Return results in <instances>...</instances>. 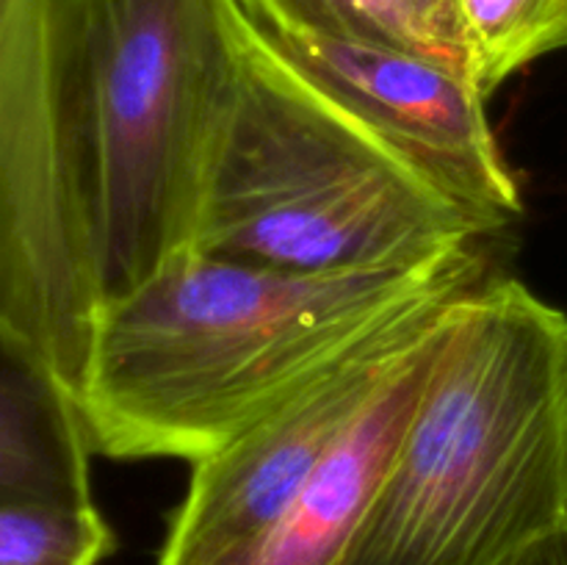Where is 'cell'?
Listing matches in <instances>:
<instances>
[{
  "mask_svg": "<svg viewBox=\"0 0 567 565\" xmlns=\"http://www.w3.org/2000/svg\"><path fill=\"white\" fill-rule=\"evenodd\" d=\"M496 242L347 271L175 255L100 305L78 393L89 446L197 463L396 325L496 275Z\"/></svg>",
  "mask_w": 567,
  "mask_h": 565,
  "instance_id": "cell-1",
  "label": "cell"
},
{
  "mask_svg": "<svg viewBox=\"0 0 567 565\" xmlns=\"http://www.w3.org/2000/svg\"><path fill=\"white\" fill-rule=\"evenodd\" d=\"M567 518V316L515 277L463 297L341 565H509Z\"/></svg>",
  "mask_w": 567,
  "mask_h": 565,
  "instance_id": "cell-2",
  "label": "cell"
},
{
  "mask_svg": "<svg viewBox=\"0 0 567 565\" xmlns=\"http://www.w3.org/2000/svg\"><path fill=\"white\" fill-rule=\"evenodd\" d=\"M502 236L299 75L249 20L205 158L192 249L347 271L430 264Z\"/></svg>",
  "mask_w": 567,
  "mask_h": 565,
  "instance_id": "cell-3",
  "label": "cell"
},
{
  "mask_svg": "<svg viewBox=\"0 0 567 565\" xmlns=\"http://www.w3.org/2000/svg\"><path fill=\"white\" fill-rule=\"evenodd\" d=\"M247 33L238 0H83L103 299L192 249L205 158Z\"/></svg>",
  "mask_w": 567,
  "mask_h": 565,
  "instance_id": "cell-4",
  "label": "cell"
},
{
  "mask_svg": "<svg viewBox=\"0 0 567 565\" xmlns=\"http://www.w3.org/2000/svg\"><path fill=\"white\" fill-rule=\"evenodd\" d=\"M100 305L83 0H0V327L75 404Z\"/></svg>",
  "mask_w": 567,
  "mask_h": 565,
  "instance_id": "cell-5",
  "label": "cell"
},
{
  "mask_svg": "<svg viewBox=\"0 0 567 565\" xmlns=\"http://www.w3.org/2000/svg\"><path fill=\"white\" fill-rule=\"evenodd\" d=\"M460 294L396 325L192 463L186 496L172 513L158 565H221L252 546Z\"/></svg>",
  "mask_w": 567,
  "mask_h": 565,
  "instance_id": "cell-6",
  "label": "cell"
},
{
  "mask_svg": "<svg viewBox=\"0 0 567 565\" xmlns=\"http://www.w3.org/2000/svg\"><path fill=\"white\" fill-rule=\"evenodd\" d=\"M260 33L299 75L443 192L504 230L520 219L524 194L518 177L493 133L487 97L465 72L385 44Z\"/></svg>",
  "mask_w": 567,
  "mask_h": 565,
  "instance_id": "cell-7",
  "label": "cell"
},
{
  "mask_svg": "<svg viewBox=\"0 0 567 565\" xmlns=\"http://www.w3.org/2000/svg\"><path fill=\"white\" fill-rule=\"evenodd\" d=\"M465 294L449 302L432 321L385 386L349 424L319 471L305 482L286 513L252 546L221 565H341L391 469L410 415L457 321Z\"/></svg>",
  "mask_w": 567,
  "mask_h": 565,
  "instance_id": "cell-8",
  "label": "cell"
},
{
  "mask_svg": "<svg viewBox=\"0 0 567 565\" xmlns=\"http://www.w3.org/2000/svg\"><path fill=\"white\" fill-rule=\"evenodd\" d=\"M75 399L0 327V502H92V458Z\"/></svg>",
  "mask_w": 567,
  "mask_h": 565,
  "instance_id": "cell-9",
  "label": "cell"
},
{
  "mask_svg": "<svg viewBox=\"0 0 567 565\" xmlns=\"http://www.w3.org/2000/svg\"><path fill=\"white\" fill-rule=\"evenodd\" d=\"M465 72L491 100L532 61L567 48V0H452Z\"/></svg>",
  "mask_w": 567,
  "mask_h": 565,
  "instance_id": "cell-10",
  "label": "cell"
},
{
  "mask_svg": "<svg viewBox=\"0 0 567 565\" xmlns=\"http://www.w3.org/2000/svg\"><path fill=\"white\" fill-rule=\"evenodd\" d=\"M244 14L269 33L385 44L430 55L463 72L421 20L413 0H238Z\"/></svg>",
  "mask_w": 567,
  "mask_h": 565,
  "instance_id": "cell-11",
  "label": "cell"
},
{
  "mask_svg": "<svg viewBox=\"0 0 567 565\" xmlns=\"http://www.w3.org/2000/svg\"><path fill=\"white\" fill-rule=\"evenodd\" d=\"M114 532L94 504L0 502V565H100Z\"/></svg>",
  "mask_w": 567,
  "mask_h": 565,
  "instance_id": "cell-12",
  "label": "cell"
},
{
  "mask_svg": "<svg viewBox=\"0 0 567 565\" xmlns=\"http://www.w3.org/2000/svg\"><path fill=\"white\" fill-rule=\"evenodd\" d=\"M413 6L419 9L421 20L426 22V28L432 31V37L443 44V50H446V53L452 55V59L457 61L465 72L463 42H460V28H457V17H454L452 0H413ZM465 75H468V72H465Z\"/></svg>",
  "mask_w": 567,
  "mask_h": 565,
  "instance_id": "cell-13",
  "label": "cell"
},
{
  "mask_svg": "<svg viewBox=\"0 0 567 565\" xmlns=\"http://www.w3.org/2000/svg\"><path fill=\"white\" fill-rule=\"evenodd\" d=\"M509 565H567V518L526 546Z\"/></svg>",
  "mask_w": 567,
  "mask_h": 565,
  "instance_id": "cell-14",
  "label": "cell"
}]
</instances>
